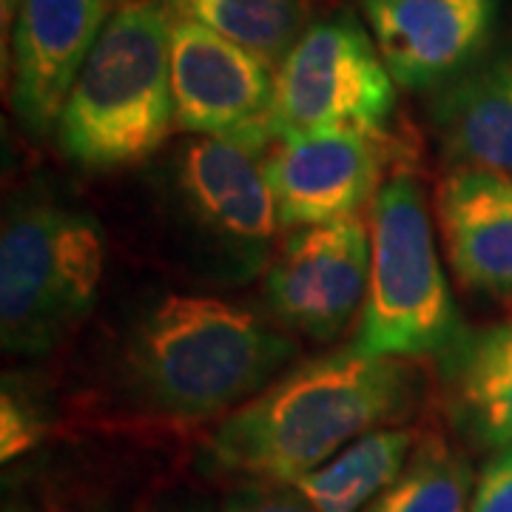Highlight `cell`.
Masks as SVG:
<instances>
[{
  "label": "cell",
  "instance_id": "6da1fadb",
  "mask_svg": "<svg viewBox=\"0 0 512 512\" xmlns=\"http://www.w3.org/2000/svg\"><path fill=\"white\" fill-rule=\"evenodd\" d=\"M416 376L399 359L342 348L288 370L220 421L208 453L245 476L296 484L407 413Z\"/></svg>",
  "mask_w": 512,
  "mask_h": 512
},
{
  "label": "cell",
  "instance_id": "7a4b0ae2",
  "mask_svg": "<svg viewBox=\"0 0 512 512\" xmlns=\"http://www.w3.org/2000/svg\"><path fill=\"white\" fill-rule=\"evenodd\" d=\"M293 356L291 339L248 308L217 296L171 293L131 330L126 379L148 413L197 424L254 399Z\"/></svg>",
  "mask_w": 512,
  "mask_h": 512
},
{
  "label": "cell",
  "instance_id": "3957f363",
  "mask_svg": "<svg viewBox=\"0 0 512 512\" xmlns=\"http://www.w3.org/2000/svg\"><path fill=\"white\" fill-rule=\"evenodd\" d=\"M171 126V15L163 0H134L106 20L63 103L57 140L77 165L114 171L148 160Z\"/></svg>",
  "mask_w": 512,
  "mask_h": 512
},
{
  "label": "cell",
  "instance_id": "277c9868",
  "mask_svg": "<svg viewBox=\"0 0 512 512\" xmlns=\"http://www.w3.org/2000/svg\"><path fill=\"white\" fill-rule=\"evenodd\" d=\"M106 245L94 217L63 202H15L0 234V336L15 356H43L94 308Z\"/></svg>",
  "mask_w": 512,
  "mask_h": 512
},
{
  "label": "cell",
  "instance_id": "5b68a950",
  "mask_svg": "<svg viewBox=\"0 0 512 512\" xmlns=\"http://www.w3.org/2000/svg\"><path fill=\"white\" fill-rule=\"evenodd\" d=\"M464 333L421 188L390 177L370 208V279L350 348L362 356H439Z\"/></svg>",
  "mask_w": 512,
  "mask_h": 512
},
{
  "label": "cell",
  "instance_id": "8992f818",
  "mask_svg": "<svg viewBox=\"0 0 512 512\" xmlns=\"http://www.w3.org/2000/svg\"><path fill=\"white\" fill-rule=\"evenodd\" d=\"M393 109L396 80L350 15L308 26L276 69L271 126L279 143L336 128L384 134Z\"/></svg>",
  "mask_w": 512,
  "mask_h": 512
},
{
  "label": "cell",
  "instance_id": "52a82bcc",
  "mask_svg": "<svg viewBox=\"0 0 512 512\" xmlns=\"http://www.w3.org/2000/svg\"><path fill=\"white\" fill-rule=\"evenodd\" d=\"M174 123L200 137H234L256 148L274 137L276 72L265 60L191 20L171 18Z\"/></svg>",
  "mask_w": 512,
  "mask_h": 512
},
{
  "label": "cell",
  "instance_id": "ba28073f",
  "mask_svg": "<svg viewBox=\"0 0 512 512\" xmlns=\"http://www.w3.org/2000/svg\"><path fill=\"white\" fill-rule=\"evenodd\" d=\"M370 231L362 217L296 228L265 276V296L279 322L328 342L365 305Z\"/></svg>",
  "mask_w": 512,
  "mask_h": 512
},
{
  "label": "cell",
  "instance_id": "9c48e42d",
  "mask_svg": "<svg viewBox=\"0 0 512 512\" xmlns=\"http://www.w3.org/2000/svg\"><path fill=\"white\" fill-rule=\"evenodd\" d=\"M384 134L336 128L282 140L265 160L279 222L288 228L356 217L382 188Z\"/></svg>",
  "mask_w": 512,
  "mask_h": 512
},
{
  "label": "cell",
  "instance_id": "30bf717a",
  "mask_svg": "<svg viewBox=\"0 0 512 512\" xmlns=\"http://www.w3.org/2000/svg\"><path fill=\"white\" fill-rule=\"evenodd\" d=\"M390 77L410 92L453 83L490 43L498 0H362Z\"/></svg>",
  "mask_w": 512,
  "mask_h": 512
},
{
  "label": "cell",
  "instance_id": "8fae6325",
  "mask_svg": "<svg viewBox=\"0 0 512 512\" xmlns=\"http://www.w3.org/2000/svg\"><path fill=\"white\" fill-rule=\"evenodd\" d=\"M262 154L234 137H197L177 160V185L194 222L251 265L265 259L282 225Z\"/></svg>",
  "mask_w": 512,
  "mask_h": 512
},
{
  "label": "cell",
  "instance_id": "7c38bea8",
  "mask_svg": "<svg viewBox=\"0 0 512 512\" xmlns=\"http://www.w3.org/2000/svg\"><path fill=\"white\" fill-rule=\"evenodd\" d=\"M109 0H20L12 29V106L43 137L109 20Z\"/></svg>",
  "mask_w": 512,
  "mask_h": 512
},
{
  "label": "cell",
  "instance_id": "4fadbf2b",
  "mask_svg": "<svg viewBox=\"0 0 512 512\" xmlns=\"http://www.w3.org/2000/svg\"><path fill=\"white\" fill-rule=\"evenodd\" d=\"M441 237L464 288L512 293V174L456 168L439 188Z\"/></svg>",
  "mask_w": 512,
  "mask_h": 512
},
{
  "label": "cell",
  "instance_id": "5bb4252c",
  "mask_svg": "<svg viewBox=\"0 0 512 512\" xmlns=\"http://www.w3.org/2000/svg\"><path fill=\"white\" fill-rule=\"evenodd\" d=\"M439 362L458 427L487 450H512V322L464 330Z\"/></svg>",
  "mask_w": 512,
  "mask_h": 512
},
{
  "label": "cell",
  "instance_id": "9a60e30c",
  "mask_svg": "<svg viewBox=\"0 0 512 512\" xmlns=\"http://www.w3.org/2000/svg\"><path fill=\"white\" fill-rule=\"evenodd\" d=\"M433 114L453 160L512 174V55L456 77Z\"/></svg>",
  "mask_w": 512,
  "mask_h": 512
},
{
  "label": "cell",
  "instance_id": "2e32d148",
  "mask_svg": "<svg viewBox=\"0 0 512 512\" xmlns=\"http://www.w3.org/2000/svg\"><path fill=\"white\" fill-rule=\"evenodd\" d=\"M413 453L410 430H370L348 444L311 476L293 487L305 495L316 512H365L379 495L402 476Z\"/></svg>",
  "mask_w": 512,
  "mask_h": 512
},
{
  "label": "cell",
  "instance_id": "e0dca14e",
  "mask_svg": "<svg viewBox=\"0 0 512 512\" xmlns=\"http://www.w3.org/2000/svg\"><path fill=\"white\" fill-rule=\"evenodd\" d=\"M168 15L217 32L251 55L279 66L302 35L296 0H163Z\"/></svg>",
  "mask_w": 512,
  "mask_h": 512
},
{
  "label": "cell",
  "instance_id": "ac0fdd59",
  "mask_svg": "<svg viewBox=\"0 0 512 512\" xmlns=\"http://www.w3.org/2000/svg\"><path fill=\"white\" fill-rule=\"evenodd\" d=\"M473 473L439 436L421 439L396 478L365 512H470Z\"/></svg>",
  "mask_w": 512,
  "mask_h": 512
},
{
  "label": "cell",
  "instance_id": "d6986e66",
  "mask_svg": "<svg viewBox=\"0 0 512 512\" xmlns=\"http://www.w3.org/2000/svg\"><path fill=\"white\" fill-rule=\"evenodd\" d=\"M43 436V424L37 416L35 404H29L12 387H3L0 396V458L26 456Z\"/></svg>",
  "mask_w": 512,
  "mask_h": 512
},
{
  "label": "cell",
  "instance_id": "ffe728a7",
  "mask_svg": "<svg viewBox=\"0 0 512 512\" xmlns=\"http://www.w3.org/2000/svg\"><path fill=\"white\" fill-rule=\"evenodd\" d=\"M222 512H316L313 504L293 484H248L225 498Z\"/></svg>",
  "mask_w": 512,
  "mask_h": 512
},
{
  "label": "cell",
  "instance_id": "44dd1931",
  "mask_svg": "<svg viewBox=\"0 0 512 512\" xmlns=\"http://www.w3.org/2000/svg\"><path fill=\"white\" fill-rule=\"evenodd\" d=\"M470 512H512V450H504L484 467Z\"/></svg>",
  "mask_w": 512,
  "mask_h": 512
},
{
  "label": "cell",
  "instance_id": "7402d4cb",
  "mask_svg": "<svg viewBox=\"0 0 512 512\" xmlns=\"http://www.w3.org/2000/svg\"><path fill=\"white\" fill-rule=\"evenodd\" d=\"M20 0H0V18H3V52L9 46V23H15Z\"/></svg>",
  "mask_w": 512,
  "mask_h": 512
},
{
  "label": "cell",
  "instance_id": "603a6c76",
  "mask_svg": "<svg viewBox=\"0 0 512 512\" xmlns=\"http://www.w3.org/2000/svg\"><path fill=\"white\" fill-rule=\"evenodd\" d=\"M3 512H32V510H26L23 504H12V501H6V507H3Z\"/></svg>",
  "mask_w": 512,
  "mask_h": 512
},
{
  "label": "cell",
  "instance_id": "cb8c5ba5",
  "mask_svg": "<svg viewBox=\"0 0 512 512\" xmlns=\"http://www.w3.org/2000/svg\"><path fill=\"white\" fill-rule=\"evenodd\" d=\"M109 3L114 9H120V6H128V3H134V0H109Z\"/></svg>",
  "mask_w": 512,
  "mask_h": 512
}]
</instances>
